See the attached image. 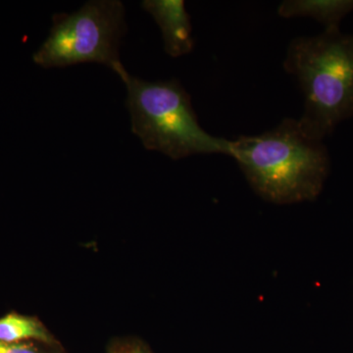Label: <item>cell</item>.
Returning <instances> with one entry per match:
<instances>
[{
  "label": "cell",
  "mask_w": 353,
  "mask_h": 353,
  "mask_svg": "<svg viewBox=\"0 0 353 353\" xmlns=\"http://www.w3.org/2000/svg\"><path fill=\"white\" fill-rule=\"evenodd\" d=\"M230 157L252 189L274 203L312 201L321 192L329 171L326 146L308 138L292 118H285L270 131L233 139Z\"/></svg>",
  "instance_id": "cell-1"
},
{
  "label": "cell",
  "mask_w": 353,
  "mask_h": 353,
  "mask_svg": "<svg viewBox=\"0 0 353 353\" xmlns=\"http://www.w3.org/2000/svg\"><path fill=\"white\" fill-rule=\"evenodd\" d=\"M284 68L304 99L299 121L304 134L324 141L353 116V34L341 30L299 37L288 48Z\"/></svg>",
  "instance_id": "cell-2"
},
{
  "label": "cell",
  "mask_w": 353,
  "mask_h": 353,
  "mask_svg": "<svg viewBox=\"0 0 353 353\" xmlns=\"http://www.w3.org/2000/svg\"><path fill=\"white\" fill-rule=\"evenodd\" d=\"M115 73L127 88L132 132L146 150L174 160L196 154L230 157L231 141L199 125L192 99L178 80L148 82L131 75L124 65Z\"/></svg>",
  "instance_id": "cell-3"
},
{
  "label": "cell",
  "mask_w": 353,
  "mask_h": 353,
  "mask_svg": "<svg viewBox=\"0 0 353 353\" xmlns=\"http://www.w3.org/2000/svg\"><path fill=\"white\" fill-rule=\"evenodd\" d=\"M125 14L120 0H92L75 12L55 14L50 36L32 60L46 69L99 63L116 72L123 66L119 46L127 31Z\"/></svg>",
  "instance_id": "cell-4"
},
{
  "label": "cell",
  "mask_w": 353,
  "mask_h": 353,
  "mask_svg": "<svg viewBox=\"0 0 353 353\" xmlns=\"http://www.w3.org/2000/svg\"><path fill=\"white\" fill-rule=\"evenodd\" d=\"M141 7L159 26L169 57L178 58L192 52V27L183 0H145Z\"/></svg>",
  "instance_id": "cell-5"
},
{
  "label": "cell",
  "mask_w": 353,
  "mask_h": 353,
  "mask_svg": "<svg viewBox=\"0 0 353 353\" xmlns=\"http://www.w3.org/2000/svg\"><path fill=\"white\" fill-rule=\"evenodd\" d=\"M277 11L282 18H312L325 31H334L340 30L341 21L353 11V0H285Z\"/></svg>",
  "instance_id": "cell-6"
},
{
  "label": "cell",
  "mask_w": 353,
  "mask_h": 353,
  "mask_svg": "<svg viewBox=\"0 0 353 353\" xmlns=\"http://www.w3.org/2000/svg\"><path fill=\"white\" fill-rule=\"evenodd\" d=\"M28 339L50 343L51 338L43 325L32 318L10 314L0 319V341L18 343Z\"/></svg>",
  "instance_id": "cell-7"
},
{
  "label": "cell",
  "mask_w": 353,
  "mask_h": 353,
  "mask_svg": "<svg viewBox=\"0 0 353 353\" xmlns=\"http://www.w3.org/2000/svg\"><path fill=\"white\" fill-rule=\"evenodd\" d=\"M0 353H38V350L29 343H6L0 341Z\"/></svg>",
  "instance_id": "cell-8"
},
{
  "label": "cell",
  "mask_w": 353,
  "mask_h": 353,
  "mask_svg": "<svg viewBox=\"0 0 353 353\" xmlns=\"http://www.w3.org/2000/svg\"><path fill=\"white\" fill-rule=\"evenodd\" d=\"M120 353H143V352H141V350H125V352H122Z\"/></svg>",
  "instance_id": "cell-9"
}]
</instances>
